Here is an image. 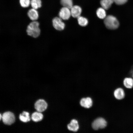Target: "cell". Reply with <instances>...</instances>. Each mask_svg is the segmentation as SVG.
I'll list each match as a JSON object with an SVG mask.
<instances>
[{"label": "cell", "mask_w": 133, "mask_h": 133, "mask_svg": "<svg viewBox=\"0 0 133 133\" xmlns=\"http://www.w3.org/2000/svg\"><path fill=\"white\" fill-rule=\"evenodd\" d=\"M19 118L21 121L24 122L29 121L30 120L29 113L25 111H23L22 114L20 115Z\"/></svg>", "instance_id": "obj_17"}, {"label": "cell", "mask_w": 133, "mask_h": 133, "mask_svg": "<svg viewBox=\"0 0 133 133\" xmlns=\"http://www.w3.org/2000/svg\"><path fill=\"white\" fill-rule=\"evenodd\" d=\"M82 11L81 8L78 5L73 6L70 9L71 16L75 18H77L80 16Z\"/></svg>", "instance_id": "obj_9"}, {"label": "cell", "mask_w": 133, "mask_h": 133, "mask_svg": "<svg viewBox=\"0 0 133 133\" xmlns=\"http://www.w3.org/2000/svg\"><path fill=\"white\" fill-rule=\"evenodd\" d=\"M113 2V0H101L100 4L102 8L107 10L110 7Z\"/></svg>", "instance_id": "obj_13"}, {"label": "cell", "mask_w": 133, "mask_h": 133, "mask_svg": "<svg viewBox=\"0 0 133 133\" xmlns=\"http://www.w3.org/2000/svg\"><path fill=\"white\" fill-rule=\"evenodd\" d=\"M105 9L102 7L98 8L96 11V14L98 17L100 19H104L106 17Z\"/></svg>", "instance_id": "obj_16"}, {"label": "cell", "mask_w": 133, "mask_h": 133, "mask_svg": "<svg viewBox=\"0 0 133 133\" xmlns=\"http://www.w3.org/2000/svg\"><path fill=\"white\" fill-rule=\"evenodd\" d=\"M104 24L107 28L111 30L117 29L119 25V22L117 18L112 15H108L104 20Z\"/></svg>", "instance_id": "obj_2"}, {"label": "cell", "mask_w": 133, "mask_h": 133, "mask_svg": "<svg viewBox=\"0 0 133 133\" xmlns=\"http://www.w3.org/2000/svg\"><path fill=\"white\" fill-rule=\"evenodd\" d=\"M3 123L7 125H10L13 123L15 120V117L14 114L10 112L4 113L2 116Z\"/></svg>", "instance_id": "obj_4"}, {"label": "cell", "mask_w": 133, "mask_h": 133, "mask_svg": "<svg viewBox=\"0 0 133 133\" xmlns=\"http://www.w3.org/2000/svg\"><path fill=\"white\" fill-rule=\"evenodd\" d=\"M52 24L54 28L57 30H63L65 27V24L60 17H56L53 18L52 20Z\"/></svg>", "instance_id": "obj_5"}, {"label": "cell", "mask_w": 133, "mask_h": 133, "mask_svg": "<svg viewBox=\"0 0 133 133\" xmlns=\"http://www.w3.org/2000/svg\"><path fill=\"white\" fill-rule=\"evenodd\" d=\"M80 104L82 107L89 108L92 105V101L91 98L89 97L83 98L81 100Z\"/></svg>", "instance_id": "obj_10"}, {"label": "cell", "mask_w": 133, "mask_h": 133, "mask_svg": "<svg viewBox=\"0 0 133 133\" xmlns=\"http://www.w3.org/2000/svg\"><path fill=\"white\" fill-rule=\"evenodd\" d=\"M114 2L118 5H121L125 3L128 0H113Z\"/></svg>", "instance_id": "obj_22"}, {"label": "cell", "mask_w": 133, "mask_h": 133, "mask_svg": "<svg viewBox=\"0 0 133 133\" xmlns=\"http://www.w3.org/2000/svg\"><path fill=\"white\" fill-rule=\"evenodd\" d=\"M31 0H19V3L21 6L24 8L29 7L30 6Z\"/></svg>", "instance_id": "obj_21"}, {"label": "cell", "mask_w": 133, "mask_h": 133, "mask_svg": "<svg viewBox=\"0 0 133 133\" xmlns=\"http://www.w3.org/2000/svg\"><path fill=\"white\" fill-rule=\"evenodd\" d=\"M71 15L70 9L64 7H63L61 9L59 13V17L64 20H68Z\"/></svg>", "instance_id": "obj_7"}, {"label": "cell", "mask_w": 133, "mask_h": 133, "mask_svg": "<svg viewBox=\"0 0 133 133\" xmlns=\"http://www.w3.org/2000/svg\"><path fill=\"white\" fill-rule=\"evenodd\" d=\"M123 84L126 88H131L133 87V79L130 78H126L124 80Z\"/></svg>", "instance_id": "obj_18"}, {"label": "cell", "mask_w": 133, "mask_h": 133, "mask_svg": "<svg viewBox=\"0 0 133 133\" xmlns=\"http://www.w3.org/2000/svg\"><path fill=\"white\" fill-rule=\"evenodd\" d=\"M107 125V122L104 118L102 117H99L97 118L93 121L92 126L94 129L97 130L100 129L104 128Z\"/></svg>", "instance_id": "obj_3"}, {"label": "cell", "mask_w": 133, "mask_h": 133, "mask_svg": "<svg viewBox=\"0 0 133 133\" xmlns=\"http://www.w3.org/2000/svg\"><path fill=\"white\" fill-rule=\"evenodd\" d=\"M27 14L31 21L37 20L39 17V14L38 10L32 8L28 10Z\"/></svg>", "instance_id": "obj_8"}, {"label": "cell", "mask_w": 133, "mask_h": 133, "mask_svg": "<svg viewBox=\"0 0 133 133\" xmlns=\"http://www.w3.org/2000/svg\"><path fill=\"white\" fill-rule=\"evenodd\" d=\"M115 97L117 100H120L123 99L125 96V93L123 90L119 88L116 89L114 92Z\"/></svg>", "instance_id": "obj_12"}, {"label": "cell", "mask_w": 133, "mask_h": 133, "mask_svg": "<svg viewBox=\"0 0 133 133\" xmlns=\"http://www.w3.org/2000/svg\"><path fill=\"white\" fill-rule=\"evenodd\" d=\"M30 6L32 8L37 10L42 6L41 0H31Z\"/></svg>", "instance_id": "obj_14"}, {"label": "cell", "mask_w": 133, "mask_h": 133, "mask_svg": "<svg viewBox=\"0 0 133 133\" xmlns=\"http://www.w3.org/2000/svg\"><path fill=\"white\" fill-rule=\"evenodd\" d=\"M67 127L69 130L74 132L77 131L79 128L78 122L75 119L72 120L70 123L68 125Z\"/></svg>", "instance_id": "obj_11"}, {"label": "cell", "mask_w": 133, "mask_h": 133, "mask_svg": "<svg viewBox=\"0 0 133 133\" xmlns=\"http://www.w3.org/2000/svg\"><path fill=\"white\" fill-rule=\"evenodd\" d=\"M43 117V115L40 112H35L32 115L31 118L34 121L37 122L41 121Z\"/></svg>", "instance_id": "obj_15"}, {"label": "cell", "mask_w": 133, "mask_h": 133, "mask_svg": "<svg viewBox=\"0 0 133 133\" xmlns=\"http://www.w3.org/2000/svg\"><path fill=\"white\" fill-rule=\"evenodd\" d=\"M60 3L63 7L69 9L73 6L72 0H61Z\"/></svg>", "instance_id": "obj_19"}, {"label": "cell", "mask_w": 133, "mask_h": 133, "mask_svg": "<svg viewBox=\"0 0 133 133\" xmlns=\"http://www.w3.org/2000/svg\"><path fill=\"white\" fill-rule=\"evenodd\" d=\"M47 104L46 101L43 100H39L35 103V108L36 110L39 112L44 111L47 107Z\"/></svg>", "instance_id": "obj_6"}, {"label": "cell", "mask_w": 133, "mask_h": 133, "mask_svg": "<svg viewBox=\"0 0 133 133\" xmlns=\"http://www.w3.org/2000/svg\"><path fill=\"white\" fill-rule=\"evenodd\" d=\"M26 32L29 36L34 38L38 37L41 32L39 22L37 20L31 22L27 26Z\"/></svg>", "instance_id": "obj_1"}, {"label": "cell", "mask_w": 133, "mask_h": 133, "mask_svg": "<svg viewBox=\"0 0 133 133\" xmlns=\"http://www.w3.org/2000/svg\"><path fill=\"white\" fill-rule=\"evenodd\" d=\"M77 20L79 24L81 26H86L88 24L87 19L83 17L80 16L77 18Z\"/></svg>", "instance_id": "obj_20"}, {"label": "cell", "mask_w": 133, "mask_h": 133, "mask_svg": "<svg viewBox=\"0 0 133 133\" xmlns=\"http://www.w3.org/2000/svg\"><path fill=\"white\" fill-rule=\"evenodd\" d=\"M132 77H133V72L132 73Z\"/></svg>", "instance_id": "obj_24"}, {"label": "cell", "mask_w": 133, "mask_h": 133, "mask_svg": "<svg viewBox=\"0 0 133 133\" xmlns=\"http://www.w3.org/2000/svg\"><path fill=\"white\" fill-rule=\"evenodd\" d=\"M0 120L1 117L2 116H1V115L0 114Z\"/></svg>", "instance_id": "obj_23"}]
</instances>
